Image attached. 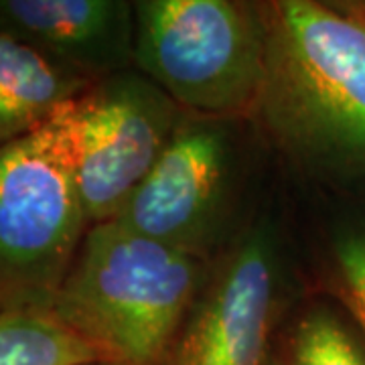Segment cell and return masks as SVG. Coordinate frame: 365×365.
Here are the masks:
<instances>
[{"label": "cell", "instance_id": "cell-10", "mask_svg": "<svg viewBox=\"0 0 365 365\" xmlns=\"http://www.w3.org/2000/svg\"><path fill=\"white\" fill-rule=\"evenodd\" d=\"M0 365H112L49 309H0Z\"/></svg>", "mask_w": 365, "mask_h": 365}, {"label": "cell", "instance_id": "cell-4", "mask_svg": "<svg viewBox=\"0 0 365 365\" xmlns=\"http://www.w3.org/2000/svg\"><path fill=\"white\" fill-rule=\"evenodd\" d=\"M134 13V63L181 112L222 122L256 114L266 76L262 6L143 0Z\"/></svg>", "mask_w": 365, "mask_h": 365}, {"label": "cell", "instance_id": "cell-5", "mask_svg": "<svg viewBox=\"0 0 365 365\" xmlns=\"http://www.w3.org/2000/svg\"><path fill=\"white\" fill-rule=\"evenodd\" d=\"M181 110L144 76L122 71L78 100V187L88 223L110 222L157 165Z\"/></svg>", "mask_w": 365, "mask_h": 365}, {"label": "cell", "instance_id": "cell-9", "mask_svg": "<svg viewBox=\"0 0 365 365\" xmlns=\"http://www.w3.org/2000/svg\"><path fill=\"white\" fill-rule=\"evenodd\" d=\"M96 86L0 29V148L43 126Z\"/></svg>", "mask_w": 365, "mask_h": 365}, {"label": "cell", "instance_id": "cell-3", "mask_svg": "<svg viewBox=\"0 0 365 365\" xmlns=\"http://www.w3.org/2000/svg\"><path fill=\"white\" fill-rule=\"evenodd\" d=\"M78 100L0 148V309L51 311L90 230L78 187Z\"/></svg>", "mask_w": 365, "mask_h": 365}, {"label": "cell", "instance_id": "cell-12", "mask_svg": "<svg viewBox=\"0 0 365 365\" xmlns=\"http://www.w3.org/2000/svg\"><path fill=\"white\" fill-rule=\"evenodd\" d=\"M341 292L365 331V232L341 237L335 246Z\"/></svg>", "mask_w": 365, "mask_h": 365}, {"label": "cell", "instance_id": "cell-11", "mask_svg": "<svg viewBox=\"0 0 365 365\" xmlns=\"http://www.w3.org/2000/svg\"><path fill=\"white\" fill-rule=\"evenodd\" d=\"M292 365H365V355L335 314L317 309L297 327Z\"/></svg>", "mask_w": 365, "mask_h": 365}, {"label": "cell", "instance_id": "cell-2", "mask_svg": "<svg viewBox=\"0 0 365 365\" xmlns=\"http://www.w3.org/2000/svg\"><path fill=\"white\" fill-rule=\"evenodd\" d=\"M203 256L120 225H91L51 311L112 365H158L207 280Z\"/></svg>", "mask_w": 365, "mask_h": 365}, {"label": "cell", "instance_id": "cell-1", "mask_svg": "<svg viewBox=\"0 0 365 365\" xmlns=\"http://www.w3.org/2000/svg\"><path fill=\"white\" fill-rule=\"evenodd\" d=\"M262 16L266 76L254 116L300 160L365 173V11L280 0Z\"/></svg>", "mask_w": 365, "mask_h": 365}, {"label": "cell", "instance_id": "cell-6", "mask_svg": "<svg viewBox=\"0 0 365 365\" xmlns=\"http://www.w3.org/2000/svg\"><path fill=\"white\" fill-rule=\"evenodd\" d=\"M234 150L222 120L179 122L157 165L118 213L120 225L203 256L227 203Z\"/></svg>", "mask_w": 365, "mask_h": 365}, {"label": "cell", "instance_id": "cell-8", "mask_svg": "<svg viewBox=\"0 0 365 365\" xmlns=\"http://www.w3.org/2000/svg\"><path fill=\"white\" fill-rule=\"evenodd\" d=\"M0 29L96 83L134 63L130 2L0 0Z\"/></svg>", "mask_w": 365, "mask_h": 365}, {"label": "cell", "instance_id": "cell-7", "mask_svg": "<svg viewBox=\"0 0 365 365\" xmlns=\"http://www.w3.org/2000/svg\"><path fill=\"white\" fill-rule=\"evenodd\" d=\"M278 266L266 235L230 250L201 288L170 347V365H268Z\"/></svg>", "mask_w": 365, "mask_h": 365}]
</instances>
